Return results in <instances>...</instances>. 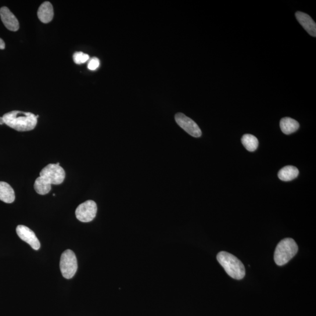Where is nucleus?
I'll use <instances>...</instances> for the list:
<instances>
[{
	"label": "nucleus",
	"mask_w": 316,
	"mask_h": 316,
	"mask_svg": "<svg viewBox=\"0 0 316 316\" xmlns=\"http://www.w3.org/2000/svg\"><path fill=\"white\" fill-rule=\"evenodd\" d=\"M66 173L59 163L51 164L42 169L39 177L36 179L34 189L39 195H45L51 190V185L62 184Z\"/></svg>",
	"instance_id": "nucleus-1"
},
{
	"label": "nucleus",
	"mask_w": 316,
	"mask_h": 316,
	"mask_svg": "<svg viewBox=\"0 0 316 316\" xmlns=\"http://www.w3.org/2000/svg\"><path fill=\"white\" fill-rule=\"evenodd\" d=\"M5 124L17 131L33 130L37 126L38 117L30 112L12 111L3 116Z\"/></svg>",
	"instance_id": "nucleus-2"
},
{
	"label": "nucleus",
	"mask_w": 316,
	"mask_h": 316,
	"mask_svg": "<svg viewBox=\"0 0 316 316\" xmlns=\"http://www.w3.org/2000/svg\"><path fill=\"white\" fill-rule=\"evenodd\" d=\"M218 263L231 278L242 279L246 275V269L242 262L232 254L221 251L217 256Z\"/></svg>",
	"instance_id": "nucleus-3"
},
{
	"label": "nucleus",
	"mask_w": 316,
	"mask_h": 316,
	"mask_svg": "<svg viewBox=\"0 0 316 316\" xmlns=\"http://www.w3.org/2000/svg\"><path fill=\"white\" fill-rule=\"evenodd\" d=\"M298 246L294 240L290 238L283 239L276 246L274 260L279 266L284 265L295 256Z\"/></svg>",
	"instance_id": "nucleus-4"
},
{
	"label": "nucleus",
	"mask_w": 316,
	"mask_h": 316,
	"mask_svg": "<svg viewBox=\"0 0 316 316\" xmlns=\"http://www.w3.org/2000/svg\"><path fill=\"white\" fill-rule=\"evenodd\" d=\"M60 269L64 278H72L77 270V261L72 251L67 250L63 253L60 261Z\"/></svg>",
	"instance_id": "nucleus-5"
},
{
	"label": "nucleus",
	"mask_w": 316,
	"mask_h": 316,
	"mask_svg": "<svg viewBox=\"0 0 316 316\" xmlns=\"http://www.w3.org/2000/svg\"><path fill=\"white\" fill-rule=\"evenodd\" d=\"M98 207L93 200H88L80 204L75 214L77 220L83 222H89L94 220L96 216Z\"/></svg>",
	"instance_id": "nucleus-6"
},
{
	"label": "nucleus",
	"mask_w": 316,
	"mask_h": 316,
	"mask_svg": "<svg viewBox=\"0 0 316 316\" xmlns=\"http://www.w3.org/2000/svg\"><path fill=\"white\" fill-rule=\"evenodd\" d=\"M175 120L179 126L184 129L189 135L196 138H199L202 136V131L198 125L185 114L182 113L176 114Z\"/></svg>",
	"instance_id": "nucleus-7"
},
{
	"label": "nucleus",
	"mask_w": 316,
	"mask_h": 316,
	"mask_svg": "<svg viewBox=\"0 0 316 316\" xmlns=\"http://www.w3.org/2000/svg\"><path fill=\"white\" fill-rule=\"evenodd\" d=\"M16 232L20 238L28 243L32 249L35 250H38L40 249V242L34 232L30 228L23 225H19L17 226Z\"/></svg>",
	"instance_id": "nucleus-8"
},
{
	"label": "nucleus",
	"mask_w": 316,
	"mask_h": 316,
	"mask_svg": "<svg viewBox=\"0 0 316 316\" xmlns=\"http://www.w3.org/2000/svg\"><path fill=\"white\" fill-rule=\"evenodd\" d=\"M0 17L3 23L9 30L16 32L19 30V21L7 7H3L0 9Z\"/></svg>",
	"instance_id": "nucleus-9"
},
{
	"label": "nucleus",
	"mask_w": 316,
	"mask_h": 316,
	"mask_svg": "<svg viewBox=\"0 0 316 316\" xmlns=\"http://www.w3.org/2000/svg\"><path fill=\"white\" fill-rule=\"evenodd\" d=\"M296 17L298 22L307 32V33L312 37H315L316 24L311 18L307 14L300 12L296 13Z\"/></svg>",
	"instance_id": "nucleus-10"
},
{
	"label": "nucleus",
	"mask_w": 316,
	"mask_h": 316,
	"mask_svg": "<svg viewBox=\"0 0 316 316\" xmlns=\"http://www.w3.org/2000/svg\"><path fill=\"white\" fill-rule=\"evenodd\" d=\"M54 16L52 4L49 2L43 3L38 11V17L42 23L47 24L52 20Z\"/></svg>",
	"instance_id": "nucleus-11"
},
{
	"label": "nucleus",
	"mask_w": 316,
	"mask_h": 316,
	"mask_svg": "<svg viewBox=\"0 0 316 316\" xmlns=\"http://www.w3.org/2000/svg\"><path fill=\"white\" fill-rule=\"evenodd\" d=\"M16 199L12 187L5 182H0V200L6 203H12Z\"/></svg>",
	"instance_id": "nucleus-12"
},
{
	"label": "nucleus",
	"mask_w": 316,
	"mask_h": 316,
	"mask_svg": "<svg viewBox=\"0 0 316 316\" xmlns=\"http://www.w3.org/2000/svg\"><path fill=\"white\" fill-rule=\"evenodd\" d=\"M280 127L285 134L289 135L296 132L299 129V124L293 118L285 117L280 121Z\"/></svg>",
	"instance_id": "nucleus-13"
},
{
	"label": "nucleus",
	"mask_w": 316,
	"mask_h": 316,
	"mask_svg": "<svg viewBox=\"0 0 316 316\" xmlns=\"http://www.w3.org/2000/svg\"><path fill=\"white\" fill-rule=\"evenodd\" d=\"M299 170L293 166L283 167L278 172V178L280 180L284 182H289L293 180L299 175Z\"/></svg>",
	"instance_id": "nucleus-14"
},
{
	"label": "nucleus",
	"mask_w": 316,
	"mask_h": 316,
	"mask_svg": "<svg viewBox=\"0 0 316 316\" xmlns=\"http://www.w3.org/2000/svg\"><path fill=\"white\" fill-rule=\"evenodd\" d=\"M243 145L250 152H254L259 145L258 139L256 136L251 134H245L242 139Z\"/></svg>",
	"instance_id": "nucleus-15"
},
{
	"label": "nucleus",
	"mask_w": 316,
	"mask_h": 316,
	"mask_svg": "<svg viewBox=\"0 0 316 316\" xmlns=\"http://www.w3.org/2000/svg\"><path fill=\"white\" fill-rule=\"evenodd\" d=\"M73 60L75 63H84L89 59V56L88 54L82 52H75L73 55Z\"/></svg>",
	"instance_id": "nucleus-16"
},
{
	"label": "nucleus",
	"mask_w": 316,
	"mask_h": 316,
	"mask_svg": "<svg viewBox=\"0 0 316 316\" xmlns=\"http://www.w3.org/2000/svg\"><path fill=\"white\" fill-rule=\"evenodd\" d=\"M100 66V60L97 57H93L88 63V69L91 70H95Z\"/></svg>",
	"instance_id": "nucleus-17"
},
{
	"label": "nucleus",
	"mask_w": 316,
	"mask_h": 316,
	"mask_svg": "<svg viewBox=\"0 0 316 316\" xmlns=\"http://www.w3.org/2000/svg\"><path fill=\"white\" fill-rule=\"evenodd\" d=\"M5 47L6 44L5 41H4L2 38H0V49H5Z\"/></svg>",
	"instance_id": "nucleus-18"
},
{
	"label": "nucleus",
	"mask_w": 316,
	"mask_h": 316,
	"mask_svg": "<svg viewBox=\"0 0 316 316\" xmlns=\"http://www.w3.org/2000/svg\"><path fill=\"white\" fill-rule=\"evenodd\" d=\"M4 124H5V122H4L3 117H0V125H3Z\"/></svg>",
	"instance_id": "nucleus-19"
}]
</instances>
